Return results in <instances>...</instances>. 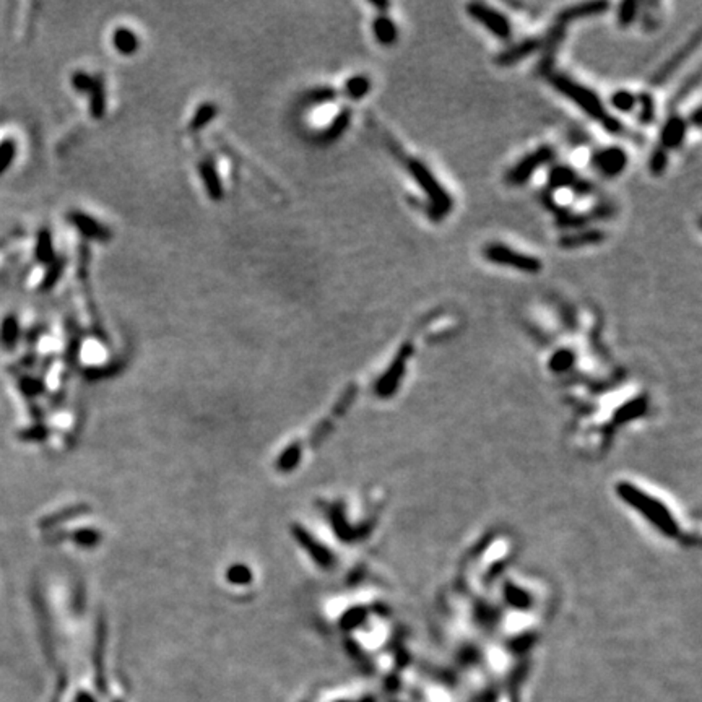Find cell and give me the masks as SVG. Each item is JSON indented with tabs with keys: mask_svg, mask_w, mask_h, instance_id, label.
Here are the masks:
<instances>
[{
	"mask_svg": "<svg viewBox=\"0 0 702 702\" xmlns=\"http://www.w3.org/2000/svg\"><path fill=\"white\" fill-rule=\"evenodd\" d=\"M34 257L36 260L41 262V264H51V262L56 259V256H54L52 236L48 229H41L38 233L34 246Z\"/></svg>",
	"mask_w": 702,
	"mask_h": 702,
	"instance_id": "cell-19",
	"label": "cell"
},
{
	"mask_svg": "<svg viewBox=\"0 0 702 702\" xmlns=\"http://www.w3.org/2000/svg\"><path fill=\"white\" fill-rule=\"evenodd\" d=\"M371 90V81L366 75H355L351 79L347 80L345 83V94L350 99H358L364 98L366 94L369 93Z\"/></svg>",
	"mask_w": 702,
	"mask_h": 702,
	"instance_id": "cell-24",
	"label": "cell"
},
{
	"mask_svg": "<svg viewBox=\"0 0 702 702\" xmlns=\"http://www.w3.org/2000/svg\"><path fill=\"white\" fill-rule=\"evenodd\" d=\"M699 43H701V34L696 33L694 38H691L690 41H688L685 46L679 49L678 52H674L673 56L670 57L668 61L665 62L654 75H652V79L649 80L650 85H654V87H660V85H663L665 81H667L670 76H672L674 72H677L679 67L685 63L686 59L690 57L697 48H699Z\"/></svg>",
	"mask_w": 702,
	"mask_h": 702,
	"instance_id": "cell-8",
	"label": "cell"
},
{
	"mask_svg": "<svg viewBox=\"0 0 702 702\" xmlns=\"http://www.w3.org/2000/svg\"><path fill=\"white\" fill-rule=\"evenodd\" d=\"M335 94L337 93H335V90H332V88H319V90H314V92H311L309 94H307V101L314 103V104L329 103L335 98Z\"/></svg>",
	"mask_w": 702,
	"mask_h": 702,
	"instance_id": "cell-34",
	"label": "cell"
},
{
	"mask_svg": "<svg viewBox=\"0 0 702 702\" xmlns=\"http://www.w3.org/2000/svg\"><path fill=\"white\" fill-rule=\"evenodd\" d=\"M411 353H413V347H411V343H405V345H402V348L398 350L395 358H393L392 364L389 366V369L386 371V373H384L382 378H380L379 384H375V392H378L379 395L389 397L395 392V389L398 384H400L403 374H405L406 363H409Z\"/></svg>",
	"mask_w": 702,
	"mask_h": 702,
	"instance_id": "cell-7",
	"label": "cell"
},
{
	"mask_svg": "<svg viewBox=\"0 0 702 702\" xmlns=\"http://www.w3.org/2000/svg\"><path fill=\"white\" fill-rule=\"evenodd\" d=\"M63 270V259H54L51 262V267H49L46 276H44L43 283H41V289L48 291L51 289L59 278H61V273Z\"/></svg>",
	"mask_w": 702,
	"mask_h": 702,
	"instance_id": "cell-31",
	"label": "cell"
},
{
	"mask_svg": "<svg viewBox=\"0 0 702 702\" xmlns=\"http://www.w3.org/2000/svg\"><path fill=\"white\" fill-rule=\"evenodd\" d=\"M637 8H639V6H637V2H634V0H628V2H623L621 6H619L618 21L623 28L632 23L634 18L637 17Z\"/></svg>",
	"mask_w": 702,
	"mask_h": 702,
	"instance_id": "cell-32",
	"label": "cell"
},
{
	"mask_svg": "<svg viewBox=\"0 0 702 702\" xmlns=\"http://www.w3.org/2000/svg\"><path fill=\"white\" fill-rule=\"evenodd\" d=\"M483 254L489 262H493V264L510 267V269L525 271V273H538V271L541 270L540 259L528 256V254L514 251V249L499 242L488 244V246L484 247Z\"/></svg>",
	"mask_w": 702,
	"mask_h": 702,
	"instance_id": "cell-4",
	"label": "cell"
},
{
	"mask_svg": "<svg viewBox=\"0 0 702 702\" xmlns=\"http://www.w3.org/2000/svg\"><path fill=\"white\" fill-rule=\"evenodd\" d=\"M608 2H587V3H579V6L569 7L563 10L558 15V20L561 25H564L566 21L570 20H579V18H590V17H599L603 15V13L608 10Z\"/></svg>",
	"mask_w": 702,
	"mask_h": 702,
	"instance_id": "cell-13",
	"label": "cell"
},
{
	"mask_svg": "<svg viewBox=\"0 0 702 702\" xmlns=\"http://www.w3.org/2000/svg\"><path fill=\"white\" fill-rule=\"evenodd\" d=\"M577 355L576 351L570 350V348H559L556 350L548 360V368H550L551 373L555 374H564L574 368L576 364Z\"/></svg>",
	"mask_w": 702,
	"mask_h": 702,
	"instance_id": "cell-18",
	"label": "cell"
},
{
	"mask_svg": "<svg viewBox=\"0 0 702 702\" xmlns=\"http://www.w3.org/2000/svg\"><path fill=\"white\" fill-rule=\"evenodd\" d=\"M605 241V233L599 229L584 231V233L568 234V236L559 239V246L563 249H579L584 246H593Z\"/></svg>",
	"mask_w": 702,
	"mask_h": 702,
	"instance_id": "cell-15",
	"label": "cell"
},
{
	"mask_svg": "<svg viewBox=\"0 0 702 702\" xmlns=\"http://www.w3.org/2000/svg\"><path fill=\"white\" fill-rule=\"evenodd\" d=\"M636 101L639 103V114H637L639 121L642 124H652L655 117L654 98L649 93H642L639 96H636Z\"/></svg>",
	"mask_w": 702,
	"mask_h": 702,
	"instance_id": "cell-26",
	"label": "cell"
},
{
	"mask_svg": "<svg viewBox=\"0 0 702 702\" xmlns=\"http://www.w3.org/2000/svg\"><path fill=\"white\" fill-rule=\"evenodd\" d=\"M667 165H668V153H667V150H663L662 147H659L654 153H652V156L649 160L650 173L654 176H662L665 173V169H667Z\"/></svg>",
	"mask_w": 702,
	"mask_h": 702,
	"instance_id": "cell-29",
	"label": "cell"
},
{
	"mask_svg": "<svg viewBox=\"0 0 702 702\" xmlns=\"http://www.w3.org/2000/svg\"><path fill=\"white\" fill-rule=\"evenodd\" d=\"M636 96L632 93L626 92V90H618L613 96H611V104L621 112H631L634 107H636Z\"/></svg>",
	"mask_w": 702,
	"mask_h": 702,
	"instance_id": "cell-28",
	"label": "cell"
},
{
	"mask_svg": "<svg viewBox=\"0 0 702 702\" xmlns=\"http://www.w3.org/2000/svg\"><path fill=\"white\" fill-rule=\"evenodd\" d=\"M466 13L473 18L475 21H478L479 25H483L489 33L501 41H507L513 36V26H510V21L502 15L501 12L495 10V8L484 6V3H468L466 6Z\"/></svg>",
	"mask_w": 702,
	"mask_h": 702,
	"instance_id": "cell-5",
	"label": "cell"
},
{
	"mask_svg": "<svg viewBox=\"0 0 702 702\" xmlns=\"http://www.w3.org/2000/svg\"><path fill=\"white\" fill-rule=\"evenodd\" d=\"M691 119H692V122H694L696 127L701 125V110H699V107H696V111L692 112Z\"/></svg>",
	"mask_w": 702,
	"mask_h": 702,
	"instance_id": "cell-35",
	"label": "cell"
},
{
	"mask_svg": "<svg viewBox=\"0 0 702 702\" xmlns=\"http://www.w3.org/2000/svg\"><path fill=\"white\" fill-rule=\"evenodd\" d=\"M541 44L543 43L540 38H528V39L522 41V43L509 48L507 51L501 52L499 56L496 57V62L502 67L514 65V63L524 61V59H527L528 56H532V54H535L538 49L541 48Z\"/></svg>",
	"mask_w": 702,
	"mask_h": 702,
	"instance_id": "cell-12",
	"label": "cell"
},
{
	"mask_svg": "<svg viewBox=\"0 0 702 702\" xmlns=\"http://www.w3.org/2000/svg\"><path fill=\"white\" fill-rule=\"evenodd\" d=\"M577 183V176L570 169L569 166H556L553 167L550 178H548V185L550 189H566V187H574V184Z\"/></svg>",
	"mask_w": 702,
	"mask_h": 702,
	"instance_id": "cell-20",
	"label": "cell"
},
{
	"mask_svg": "<svg viewBox=\"0 0 702 702\" xmlns=\"http://www.w3.org/2000/svg\"><path fill=\"white\" fill-rule=\"evenodd\" d=\"M112 46L122 56H132L140 46L137 34L129 28H117L112 33Z\"/></svg>",
	"mask_w": 702,
	"mask_h": 702,
	"instance_id": "cell-17",
	"label": "cell"
},
{
	"mask_svg": "<svg viewBox=\"0 0 702 702\" xmlns=\"http://www.w3.org/2000/svg\"><path fill=\"white\" fill-rule=\"evenodd\" d=\"M545 75H546L548 81L551 83L553 88L558 90L563 96L570 99V101L576 104L577 107H581V110L586 112L587 116H590L592 119L601 122V124H603V122L606 121L608 114H606L603 103H601V99L597 96L592 90L582 87L581 83L570 80L569 76H566L563 74L548 72V74H545Z\"/></svg>",
	"mask_w": 702,
	"mask_h": 702,
	"instance_id": "cell-2",
	"label": "cell"
},
{
	"mask_svg": "<svg viewBox=\"0 0 702 702\" xmlns=\"http://www.w3.org/2000/svg\"><path fill=\"white\" fill-rule=\"evenodd\" d=\"M216 111L218 110H216V106L214 103H203L202 106L196 111L192 121H190V124H189L190 132H198V130L203 129V127L210 124V122L215 119Z\"/></svg>",
	"mask_w": 702,
	"mask_h": 702,
	"instance_id": "cell-23",
	"label": "cell"
},
{
	"mask_svg": "<svg viewBox=\"0 0 702 702\" xmlns=\"http://www.w3.org/2000/svg\"><path fill=\"white\" fill-rule=\"evenodd\" d=\"M93 83H94V76L85 74V72H75V74L72 75V85H74V88L76 90V92L88 93L90 90H92Z\"/></svg>",
	"mask_w": 702,
	"mask_h": 702,
	"instance_id": "cell-33",
	"label": "cell"
},
{
	"mask_svg": "<svg viewBox=\"0 0 702 702\" xmlns=\"http://www.w3.org/2000/svg\"><path fill=\"white\" fill-rule=\"evenodd\" d=\"M88 94H90V112H92L96 119H101V116L106 112V92H104L101 79H94V83Z\"/></svg>",
	"mask_w": 702,
	"mask_h": 702,
	"instance_id": "cell-21",
	"label": "cell"
},
{
	"mask_svg": "<svg viewBox=\"0 0 702 702\" xmlns=\"http://www.w3.org/2000/svg\"><path fill=\"white\" fill-rule=\"evenodd\" d=\"M374 38L382 46H393L398 39V30L391 18L380 15L373 21Z\"/></svg>",
	"mask_w": 702,
	"mask_h": 702,
	"instance_id": "cell-16",
	"label": "cell"
},
{
	"mask_svg": "<svg viewBox=\"0 0 702 702\" xmlns=\"http://www.w3.org/2000/svg\"><path fill=\"white\" fill-rule=\"evenodd\" d=\"M697 85H699V74H697V72H696V74L692 75L691 79L686 81V83H683L681 87H679L678 92L673 94V98H672V99H670V103H668V107H670V110H673V107L677 106L678 103H681L683 99L690 96V94L692 93V90H694V88L697 87Z\"/></svg>",
	"mask_w": 702,
	"mask_h": 702,
	"instance_id": "cell-30",
	"label": "cell"
},
{
	"mask_svg": "<svg viewBox=\"0 0 702 702\" xmlns=\"http://www.w3.org/2000/svg\"><path fill=\"white\" fill-rule=\"evenodd\" d=\"M555 158V150L551 147H540L535 152L528 153L522 161H519L506 176L507 184L522 185L537 173L538 167L548 165Z\"/></svg>",
	"mask_w": 702,
	"mask_h": 702,
	"instance_id": "cell-6",
	"label": "cell"
},
{
	"mask_svg": "<svg viewBox=\"0 0 702 702\" xmlns=\"http://www.w3.org/2000/svg\"><path fill=\"white\" fill-rule=\"evenodd\" d=\"M15 153H17L15 140L7 138L0 143V176L10 167L13 160H15Z\"/></svg>",
	"mask_w": 702,
	"mask_h": 702,
	"instance_id": "cell-27",
	"label": "cell"
},
{
	"mask_svg": "<svg viewBox=\"0 0 702 702\" xmlns=\"http://www.w3.org/2000/svg\"><path fill=\"white\" fill-rule=\"evenodd\" d=\"M198 171H200V178L203 180V185H205L208 196H210L211 200L220 202L221 198H223V185H221L220 176L216 173L214 161L205 158V160L200 161V165H198Z\"/></svg>",
	"mask_w": 702,
	"mask_h": 702,
	"instance_id": "cell-14",
	"label": "cell"
},
{
	"mask_svg": "<svg viewBox=\"0 0 702 702\" xmlns=\"http://www.w3.org/2000/svg\"><path fill=\"white\" fill-rule=\"evenodd\" d=\"M686 130H688L686 121L681 119L679 116H672L667 122H665L662 132H660V147H662L663 150H674V148H679L681 143L685 142Z\"/></svg>",
	"mask_w": 702,
	"mask_h": 702,
	"instance_id": "cell-11",
	"label": "cell"
},
{
	"mask_svg": "<svg viewBox=\"0 0 702 702\" xmlns=\"http://www.w3.org/2000/svg\"><path fill=\"white\" fill-rule=\"evenodd\" d=\"M350 117H351V112L348 110H343L332 121V124L327 127V130L320 135V140H322V142H333V140H337L340 135L345 132L347 127L350 125Z\"/></svg>",
	"mask_w": 702,
	"mask_h": 702,
	"instance_id": "cell-22",
	"label": "cell"
},
{
	"mask_svg": "<svg viewBox=\"0 0 702 702\" xmlns=\"http://www.w3.org/2000/svg\"><path fill=\"white\" fill-rule=\"evenodd\" d=\"M69 221L75 226L76 229L83 234L85 238L93 239V241H110L111 239V231L107 226L99 223L98 220L92 218V216L83 214V211H70L69 214Z\"/></svg>",
	"mask_w": 702,
	"mask_h": 702,
	"instance_id": "cell-10",
	"label": "cell"
},
{
	"mask_svg": "<svg viewBox=\"0 0 702 702\" xmlns=\"http://www.w3.org/2000/svg\"><path fill=\"white\" fill-rule=\"evenodd\" d=\"M18 335H20V327H18L17 317L7 316L0 325V342L6 348H13L18 342Z\"/></svg>",
	"mask_w": 702,
	"mask_h": 702,
	"instance_id": "cell-25",
	"label": "cell"
},
{
	"mask_svg": "<svg viewBox=\"0 0 702 702\" xmlns=\"http://www.w3.org/2000/svg\"><path fill=\"white\" fill-rule=\"evenodd\" d=\"M592 163L600 173L608 178L621 174L628 165V153L619 147H608L593 153Z\"/></svg>",
	"mask_w": 702,
	"mask_h": 702,
	"instance_id": "cell-9",
	"label": "cell"
},
{
	"mask_svg": "<svg viewBox=\"0 0 702 702\" xmlns=\"http://www.w3.org/2000/svg\"><path fill=\"white\" fill-rule=\"evenodd\" d=\"M405 163L411 178L416 180V184H418L420 189L423 190L424 196L428 197V202L431 203L429 214H431L433 218H444L447 214H451L454 202H452L449 192H447V190L439 184V180L434 178L431 171L418 160H409V158H405Z\"/></svg>",
	"mask_w": 702,
	"mask_h": 702,
	"instance_id": "cell-3",
	"label": "cell"
},
{
	"mask_svg": "<svg viewBox=\"0 0 702 702\" xmlns=\"http://www.w3.org/2000/svg\"><path fill=\"white\" fill-rule=\"evenodd\" d=\"M618 493L623 502H629L636 513L639 510L646 519H650L649 522L654 524L659 530H663L665 535L673 538V540H683L685 543L690 541V522L681 519L679 514H674L673 506L665 501V497H660L655 493H650L649 489L632 482H623Z\"/></svg>",
	"mask_w": 702,
	"mask_h": 702,
	"instance_id": "cell-1",
	"label": "cell"
}]
</instances>
